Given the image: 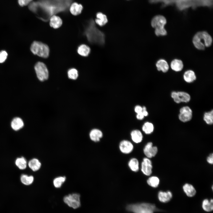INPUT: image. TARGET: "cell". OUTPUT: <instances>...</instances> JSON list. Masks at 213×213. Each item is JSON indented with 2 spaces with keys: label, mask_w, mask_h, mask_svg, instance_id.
Listing matches in <instances>:
<instances>
[{
  "label": "cell",
  "mask_w": 213,
  "mask_h": 213,
  "mask_svg": "<svg viewBox=\"0 0 213 213\" xmlns=\"http://www.w3.org/2000/svg\"><path fill=\"white\" fill-rule=\"evenodd\" d=\"M149 2L151 4H159L162 8L173 6L180 12L200 7L210 9L213 6V0H149Z\"/></svg>",
  "instance_id": "cell-1"
},
{
  "label": "cell",
  "mask_w": 213,
  "mask_h": 213,
  "mask_svg": "<svg viewBox=\"0 0 213 213\" xmlns=\"http://www.w3.org/2000/svg\"><path fill=\"white\" fill-rule=\"evenodd\" d=\"M72 0H40L36 2V13L40 8L46 15L50 18L56 14L65 11L69 8Z\"/></svg>",
  "instance_id": "cell-2"
},
{
  "label": "cell",
  "mask_w": 213,
  "mask_h": 213,
  "mask_svg": "<svg viewBox=\"0 0 213 213\" xmlns=\"http://www.w3.org/2000/svg\"><path fill=\"white\" fill-rule=\"evenodd\" d=\"M85 34L89 42L100 45L105 43V37L104 33L96 28L95 21L91 19L88 21Z\"/></svg>",
  "instance_id": "cell-3"
},
{
  "label": "cell",
  "mask_w": 213,
  "mask_h": 213,
  "mask_svg": "<svg viewBox=\"0 0 213 213\" xmlns=\"http://www.w3.org/2000/svg\"><path fill=\"white\" fill-rule=\"evenodd\" d=\"M212 37L207 32L205 31L197 33L193 39V43L196 48L199 50H204L205 46H210L212 43Z\"/></svg>",
  "instance_id": "cell-4"
},
{
  "label": "cell",
  "mask_w": 213,
  "mask_h": 213,
  "mask_svg": "<svg viewBox=\"0 0 213 213\" xmlns=\"http://www.w3.org/2000/svg\"><path fill=\"white\" fill-rule=\"evenodd\" d=\"M126 209L134 213H154L159 210L154 204L145 203L130 204Z\"/></svg>",
  "instance_id": "cell-5"
},
{
  "label": "cell",
  "mask_w": 213,
  "mask_h": 213,
  "mask_svg": "<svg viewBox=\"0 0 213 213\" xmlns=\"http://www.w3.org/2000/svg\"><path fill=\"white\" fill-rule=\"evenodd\" d=\"M30 50L34 54L42 58H47L49 55V47L46 44L41 42L34 41L31 46Z\"/></svg>",
  "instance_id": "cell-6"
},
{
  "label": "cell",
  "mask_w": 213,
  "mask_h": 213,
  "mask_svg": "<svg viewBox=\"0 0 213 213\" xmlns=\"http://www.w3.org/2000/svg\"><path fill=\"white\" fill-rule=\"evenodd\" d=\"M34 69L37 78L39 80L43 81L47 80L49 76V73L46 65L43 62H39L35 64Z\"/></svg>",
  "instance_id": "cell-7"
},
{
  "label": "cell",
  "mask_w": 213,
  "mask_h": 213,
  "mask_svg": "<svg viewBox=\"0 0 213 213\" xmlns=\"http://www.w3.org/2000/svg\"><path fill=\"white\" fill-rule=\"evenodd\" d=\"M80 197L79 194L73 193L65 196L63 200L69 206L76 209L80 206Z\"/></svg>",
  "instance_id": "cell-8"
},
{
  "label": "cell",
  "mask_w": 213,
  "mask_h": 213,
  "mask_svg": "<svg viewBox=\"0 0 213 213\" xmlns=\"http://www.w3.org/2000/svg\"><path fill=\"white\" fill-rule=\"evenodd\" d=\"M192 117L193 111L189 106H184L180 109L178 117L181 122L185 123L188 122L192 119Z\"/></svg>",
  "instance_id": "cell-9"
},
{
  "label": "cell",
  "mask_w": 213,
  "mask_h": 213,
  "mask_svg": "<svg viewBox=\"0 0 213 213\" xmlns=\"http://www.w3.org/2000/svg\"><path fill=\"white\" fill-rule=\"evenodd\" d=\"M152 165L151 161L149 158L145 157L141 163V170L146 176H150L152 173Z\"/></svg>",
  "instance_id": "cell-10"
},
{
  "label": "cell",
  "mask_w": 213,
  "mask_h": 213,
  "mask_svg": "<svg viewBox=\"0 0 213 213\" xmlns=\"http://www.w3.org/2000/svg\"><path fill=\"white\" fill-rule=\"evenodd\" d=\"M167 23L166 18L163 15L158 14L154 16L151 22L152 27L154 28H164Z\"/></svg>",
  "instance_id": "cell-11"
},
{
  "label": "cell",
  "mask_w": 213,
  "mask_h": 213,
  "mask_svg": "<svg viewBox=\"0 0 213 213\" xmlns=\"http://www.w3.org/2000/svg\"><path fill=\"white\" fill-rule=\"evenodd\" d=\"M158 149L156 146H153L151 142H148L145 146L143 153L146 157L149 159L155 156L157 153Z\"/></svg>",
  "instance_id": "cell-12"
},
{
  "label": "cell",
  "mask_w": 213,
  "mask_h": 213,
  "mask_svg": "<svg viewBox=\"0 0 213 213\" xmlns=\"http://www.w3.org/2000/svg\"><path fill=\"white\" fill-rule=\"evenodd\" d=\"M119 148L122 153L128 154L130 153L133 151V146L129 141L123 140L120 142Z\"/></svg>",
  "instance_id": "cell-13"
},
{
  "label": "cell",
  "mask_w": 213,
  "mask_h": 213,
  "mask_svg": "<svg viewBox=\"0 0 213 213\" xmlns=\"http://www.w3.org/2000/svg\"><path fill=\"white\" fill-rule=\"evenodd\" d=\"M89 137L91 140L94 142H97L100 141L103 135L102 132L99 129H94L90 132Z\"/></svg>",
  "instance_id": "cell-14"
},
{
  "label": "cell",
  "mask_w": 213,
  "mask_h": 213,
  "mask_svg": "<svg viewBox=\"0 0 213 213\" xmlns=\"http://www.w3.org/2000/svg\"><path fill=\"white\" fill-rule=\"evenodd\" d=\"M172 192L169 191L166 192L159 191L158 194L159 201L163 203H166L169 201L172 198Z\"/></svg>",
  "instance_id": "cell-15"
},
{
  "label": "cell",
  "mask_w": 213,
  "mask_h": 213,
  "mask_svg": "<svg viewBox=\"0 0 213 213\" xmlns=\"http://www.w3.org/2000/svg\"><path fill=\"white\" fill-rule=\"evenodd\" d=\"M62 19L58 16L54 15L50 18V26L54 28H59L62 25Z\"/></svg>",
  "instance_id": "cell-16"
},
{
  "label": "cell",
  "mask_w": 213,
  "mask_h": 213,
  "mask_svg": "<svg viewBox=\"0 0 213 213\" xmlns=\"http://www.w3.org/2000/svg\"><path fill=\"white\" fill-rule=\"evenodd\" d=\"M96 16L95 23L100 26H104L108 21L106 16L101 12H97Z\"/></svg>",
  "instance_id": "cell-17"
},
{
  "label": "cell",
  "mask_w": 213,
  "mask_h": 213,
  "mask_svg": "<svg viewBox=\"0 0 213 213\" xmlns=\"http://www.w3.org/2000/svg\"><path fill=\"white\" fill-rule=\"evenodd\" d=\"M83 9V7L81 4L75 2L72 3L69 7L70 11L71 13L75 16L80 14Z\"/></svg>",
  "instance_id": "cell-18"
},
{
  "label": "cell",
  "mask_w": 213,
  "mask_h": 213,
  "mask_svg": "<svg viewBox=\"0 0 213 213\" xmlns=\"http://www.w3.org/2000/svg\"><path fill=\"white\" fill-rule=\"evenodd\" d=\"M183 190L186 195L189 197H192L195 195L196 191L194 186L191 184L186 183L183 187Z\"/></svg>",
  "instance_id": "cell-19"
},
{
  "label": "cell",
  "mask_w": 213,
  "mask_h": 213,
  "mask_svg": "<svg viewBox=\"0 0 213 213\" xmlns=\"http://www.w3.org/2000/svg\"><path fill=\"white\" fill-rule=\"evenodd\" d=\"M183 78L185 81L188 83H193L196 78L194 72L191 70H187L184 72Z\"/></svg>",
  "instance_id": "cell-20"
},
{
  "label": "cell",
  "mask_w": 213,
  "mask_h": 213,
  "mask_svg": "<svg viewBox=\"0 0 213 213\" xmlns=\"http://www.w3.org/2000/svg\"><path fill=\"white\" fill-rule=\"evenodd\" d=\"M131 138L134 143H141L143 140V136L141 131L138 130H133L130 133Z\"/></svg>",
  "instance_id": "cell-21"
},
{
  "label": "cell",
  "mask_w": 213,
  "mask_h": 213,
  "mask_svg": "<svg viewBox=\"0 0 213 213\" xmlns=\"http://www.w3.org/2000/svg\"><path fill=\"white\" fill-rule=\"evenodd\" d=\"M156 66L158 71H162L163 72H167L169 69L167 62L163 59H160L156 63Z\"/></svg>",
  "instance_id": "cell-22"
},
{
  "label": "cell",
  "mask_w": 213,
  "mask_h": 213,
  "mask_svg": "<svg viewBox=\"0 0 213 213\" xmlns=\"http://www.w3.org/2000/svg\"><path fill=\"white\" fill-rule=\"evenodd\" d=\"M24 126V122L19 117L14 118L12 121L11 126L15 130H17L22 128Z\"/></svg>",
  "instance_id": "cell-23"
},
{
  "label": "cell",
  "mask_w": 213,
  "mask_h": 213,
  "mask_svg": "<svg viewBox=\"0 0 213 213\" xmlns=\"http://www.w3.org/2000/svg\"><path fill=\"white\" fill-rule=\"evenodd\" d=\"M28 165L29 167L33 171L39 170L41 166L40 162L37 159L33 158L29 162Z\"/></svg>",
  "instance_id": "cell-24"
},
{
  "label": "cell",
  "mask_w": 213,
  "mask_h": 213,
  "mask_svg": "<svg viewBox=\"0 0 213 213\" xmlns=\"http://www.w3.org/2000/svg\"><path fill=\"white\" fill-rule=\"evenodd\" d=\"M183 67L182 61L179 59H174L171 63L172 69L176 72L181 71L183 69Z\"/></svg>",
  "instance_id": "cell-25"
},
{
  "label": "cell",
  "mask_w": 213,
  "mask_h": 213,
  "mask_svg": "<svg viewBox=\"0 0 213 213\" xmlns=\"http://www.w3.org/2000/svg\"><path fill=\"white\" fill-rule=\"evenodd\" d=\"M90 49L86 45L83 44L80 45L77 49V52L80 55L83 57H87L89 54Z\"/></svg>",
  "instance_id": "cell-26"
},
{
  "label": "cell",
  "mask_w": 213,
  "mask_h": 213,
  "mask_svg": "<svg viewBox=\"0 0 213 213\" xmlns=\"http://www.w3.org/2000/svg\"><path fill=\"white\" fill-rule=\"evenodd\" d=\"M128 165L131 170L134 172H137L139 170V162L135 158L131 159L128 162Z\"/></svg>",
  "instance_id": "cell-27"
},
{
  "label": "cell",
  "mask_w": 213,
  "mask_h": 213,
  "mask_svg": "<svg viewBox=\"0 0 213 213\" xmlns=\"http://www.w3.org/2000/svg\"><path fill=\"white\" fill-rule=\"evenodd\" d=\"M143 131L146 134H150L152 133L154 130V126L151 123L146 122L144 123L142 127Z\"/></svg>",
  "instance_id": "cell-28"
},
{
  "label": "cell",
  "mask_w": 213,
  "mask_h": 213,
  "mask_svg": "<svg viewBox=\"0 0 213 213\" xmlns=\"http://www.w3.org/2000/svg\"><path fill=\"white\" fill-rule=\"evenodd\" d=\"M203 120L207 125H211L213 123V110L205 112L203 116Z\"/></svg>",
  "instance_id": "cell-29"
},
{
  "label": "cell",
  "mask_w": 213,
  "mask_h": 213,
  "mask_svg": "<svg viewBox=\"0 0 213 213\" xmlns=\"http://www.w3.org/2000/svg\"><path fill=\"white\" fill-rule=\"evenodd\" d=\"M177 93L181 103H187L191 100V96L188 93L184 91H178Z\"/></svg>",
  "instance_id": "cell-30"
},
{
  "label": "cell",
  "mask_w": 213,
  "mask_h": 213,
  "mask_svg": "<svg viewBox=\"0 0 213 213\" xmlns=\"http://www.w3.org/2000/svg\"><path fill=\"white\" fill-rule=\"evenodd\" d=\"M202 207L203 209L207 212L212 211L213 209V200L212 199L210 200L205 199L202 203Z\"/></svg>",
  "instance_id": "cell-31"
},
{
  "label": "cell",
  "mask_w": 213,
  "mask_h": 213,
  "mask_svg": "<svg viewBox=\"0 0 213 213\" xmlns=\"http://www.w3.org/2000/svg\"><path fill=\"white\" fill-rule=\"evenodd\" d=\"M147 182L150 186L154 188H156L159 184L160 180L157 176H152L148 178Z\"/></svg>",
  "instance_id": "cell-32"
},
{
  "label": "cell",
  "mask_w": 213,
  "mask_h": 213,
  "mask_svg": "<svg viewBox=\"0 0 213 213\" xmlns=\"http://www.w3.org/2000/svg\"><path fill=\"white\" fill-rule=\"evenodd\" d=\"M66 179L65 176H60L55 178L53 181L54 186L57 188L61 187L65 181Z\"/></svg>",
  "instance_id": "cell-33"
},
{
  "label": "cell",
  "mask_w": 213,
  "mask_h": 213,
  "mask_svg": "<svg viewBox=\"0 0 213 213\" xmlns=\"http://www.w3.org/2000/svg\"><path fill=\"white\" fill-rule=\"evenodd\" d=\"M21 182L24 185H29L31 184L33 182L34 177L33 176H28L23 174L22 175L20 178Z\"/></svg>",
  "instance_id": "cell-34"
},
{
  "label": "cell",
  "mask_w": 213,
  "mask_h": 213,
  "mask_svg": "<svg viewBox=\"0 0 213 213\" xmlns=\"http://www.w3.org/2000/svg\"><path fill=\"white\" fill-rule=\"evenodd\" d=\"M17 166L21 170H24L27 167V161L23 157L17 158L15 161Z\"/></svg>",
  "instance_id": "cell-35"
},
{
  "label": "cell",
  "mask_w": 213,
  "mask_h": 213,
  "mask_svg": "<svg viewBox=\"0 0 213 213\" xmlns=\"http://www.w3.org/2000/svg\"><path fill=\"white\" fill-rule=\"evenodd\" d=\"M68 76L70 79L75 80L78 76V70L75 68H71L69 69L67 72Z\"/></svg>",
  "instance_id": "cell-36"
},
{
  "label": "cell",
  "mask_w": 213,
  "mask_h": 213,
  "mask_svg": "<svg viewBox=\"0 0 213 213\" xmlns=\"http://www.w3.org/2000/svg\"><path fill=\"white\" fill-rule=\"evenodd\" d=\"M155 33L157 36H165L167 34V32L164 28H155Z\"/></svg>",
  "instance_id": "cell-37"
},
{
  "label": "cell",
  "mask_w": 213,
  "mask_h": 213,
  "mask_svg": "<svg viewBox=\"0 0 213 213\" xmlns=\"http://www.w3.org/2000/svg\"><path fill=\"white\" fill-rule=\"evenodd\" d=\"M171 96L174 101L177 104L181 103L178 95L177 91H173L171 93Z\"/></svg>",
  "instance_id": "cell-38"
},
{
  "label": "cell",
  "mask_w": 213,
  "mask_h": 213,
  "mask_svg": "<svg viewBox=\"0 0 213 213\" xmlns=\"http://www.w3.org/2000/svg\"><path fill=\"white\" fill-rule=\"evenodd\" d=\"M8 54L4 50L0 51V63L4 62L7 59Z\"/></svg>",
  "instance_id": "cell-39"
},
{
  "label": "cell",
  "mask_w": 213,
  "mask_h": 213,
  "mask_svg": "<svg viewBox=\"0 0 213 213\" xmlns=\"http://www.w3.org/2000/svg\"><path fill=\"white\" fill-rule=\"evenodd\" d=\"M33 0H18L19 5L21 7H24L28 5Z\"/></svg>",
  "instance_id": "cell-40"
},
{
  "label": "cell",
  "mask_w": 213,
  "mask_h": 213,
  "mask_svg": "<svg viewBox=\"0 0 213 213\" xmlns=\"http://www.w3.org/2000/svg\"><path fill=\"white\" fill-rule=\"evenodd\" d=\"M206 161L209 164H212L213 163V154H211L209 156L207 157Z\"/></svg>",
  "instance_id": "cell-41"
},
{
  "label": "cell",
  "mask_w": 213,
  "mask_h": 213,
  "mask_svg": "<svg viewBox=\"0 0 213 213\" xmlns=\"http://www.w3.org/2000/svg\"><path fill=\"white\" fill-rule=\"evenodd\" d=\"M134 111L137 113L141 112L142 111V107L139 105H137L135 107Z\"/></svg>",
  "instance_id": "cell-42"
},
{
  "label": "cell",
  "mask_w": 213,
  "mask_h": 213,
  "mask_svg": "<svg viewBox=\"0 0 213 213\" xmlns=\"http://www.w3.org/2000/svg\"><path fill=\"white\" fill-rule=\"evenodd\" d=\"M136 118L139 120H142L143 119L144 116L142 112H141L138 113H137L136 116Z\"/></svg>",
  "instance_id": "cell-43"
},
{
  "label": "cell",
  "mask_w": 213,
  "mask_h": 213,
  "mask_svg": "<svg viewBox=\"0 0 213 213\" xmlns=\"http://www.w3.org/2000/svg\"><path fill=\"white\" fill-rule=\"evenodd\" d=\"M142 112L144 117L147 116L148 115V113L146 110L142 111Z\"/></svg>",
  "instance_id": "cell-44"
}]
</instances>
